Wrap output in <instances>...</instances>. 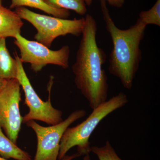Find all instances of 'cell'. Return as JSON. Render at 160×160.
I'll use <instances>...</instances> for the list:
<instances>
[{"label": "cell", "mask_w": 160, "mask_h": 160, "mask_svg": "<svg viewBox=\"0 0 160 160\" xmlns=\"http://www.w3.org/2000/svg\"><path fill=\"white\" fill-rule=\"evenodd\" d=\"M85 18L82 39L72 69L77 88L93 109L107 100L109 86L102 69L106 56L97 42L96 20L89 14Z\"/></svg>", "instance_id": "obj_1"}, {"label": "cell", "mask_w": 160, "mask_h": 160, "mask_svg": "<svg viewBox=\"0 0 160 160\" xmlns=\"http://www.w3.org/2000/svg\"><path fill=\"white\" fill-rule=\"evenodd\" d=\"M101 2L106 29L113 46L109 57V72L120 80L126 89H130L142 60L140 44L145 36L146 26L137 20L128 29H119L110 16L106 1Z\"/></svg>", "instance_id": "obj_2"}, {"label": "cell", "mask_w": 160, "mask_h": 160, "mask_svg": "<svg viewBox=\"0 0 160 160\" xmlns=\"http://www.w3.org/2000/svg\"><path fill=\"white\" fill-rule=\"evenodd\" d=\"M128 102L127 96L120 92L92 109L89 117L82 123L68 127L61 139L58 160H62L75 146L77 147L80 155L89 154L91 146L89 139L100 122L112 112L124 107Z\"/></svg>", "instance_id": "obj_3"}, {"label": "cell", "mask_w": 160, "mask_h": 160, "mask_svg": "<svg viewBox=\"0 0 160 160\" xmlns=\"http://www.w3.org/2000/svg\"><path fill=\"white\" fill-rule=\"evenodd\" d=\"M14 11L22 20L34 26L37 30L34 36L36 41L49 48L59 37L67 34L81 35L85 26V18L73 20L61 18L36 13L23 7L16 8Z\"/></svg>", "instance_id": "obj_4"}, {"label": "cell", "mask_w": 160, "mask_h": 160, "mask_svg": "<svg viewBox=\"0 0 160 160\" xmlns=\"http://www.w3.org/2000/svg\"><path fill=\"white\" fill-rule=\"evenodd\" d=\"M14 55L18 67L16 78L17 79L22 88L25 94V103L29 108V112L23 117V123L25 124L30 121L37 120L52 126L62 122L63 121L62 112L53 107L51 102L50 95L53 78H52L51 82H49L48 99L44 102L40 98L32 86L24 69L23 63L16 52Z\"/></svg>", "instance_id": "obj_5"}, {"label": "cell", "mask_w": 160, "mask_h": 160, "mask_svg": "<svg viewBox=\"0 0 160 160\" xmlns=\"http://www.w3.org/2000/svg\"><path fill=\"white\" fill-rule=\"evenodd\" d=\"M14 38V44L19 49L21 62L29 63L30 68L36 73L48 65H56L64 69L69 67L70 49L68 45L53 50L37 41L27 39L21 34L16 35Z\"/></svg>", "instance_id": "obj_6"}, {"label": "cell", "mask_w": 160, "mask_h": 160, "mask_svg": "<svg viewBox=\"0 0 160 160\" xmlns=\"http://www.w3.org/2000/svg\"><path fill=\"white\" fill-rule=\"evenodd\" d=\"M86 114L84 109H78L72 112L66 119L48 127L41 126L35 121L25 123L34 131L37 139L33 160H58L60 143L64 132L71 124Z\"/></svg>", "instance_id": "obj_7"}, {"label": "cell", "mask_w": 160, "mask_h": 160, "mask_svg": "<svg viewBox=\"0 0 160 160\" xmlns=\"http://www.w3.org/2000/svg\"><path fill=\"white\" fill-rule=\"evenodd\" d=\"M21 85L17 78L8 80L0 91V126L12 142H17L23 117L20 110Z\"/></svg>", "instance_id": "obj_8"}, {"label": "cell", "mask_w": 160, "mask_h": 160, "mask_svg": "<svg viewBox=\"0 0 160 160\" xmlns=\"http://www.w3.org/2000/svg\"><path fill=\"white\" fill-rule=\"evenodd\" d=\"M22 20L15 11L0 5V38H14L21 34Z\"/></svg>", "instance_id": "obj_9"}, {"label": "cell", "mask_w": 160, "mask_h": 160, "mask_svg": "<svg viewBox=\"0 0 160 160\" xmlns=\"http://www.w3.org/2000/svg\"><path fill=\"white\" fill-rule=\"evenodd\" d=\"M17 62L11 56L6 46V38H0V78L5 80L16 78Z\"/></svg>", "instance_id": "obj_10"}, {"label": "cell", "mask_w": 160, "mask_h": 160, "mask_svg": "<svg viewBox=\"0 0 160 160\" xmlns=\"http://www.w3.org/2000/svg\"><path fill=\"white\" fill-rule=\"evenodd\" d=\"M21 7L39 9L52 16L61 18L67 19L70 15L69 10L53 8L46 4L43 0H11L10 9Z\"/></svg>", "instance_id": "obj_11"}, {"label": "cell", "mask_w": 160, "mask_h": 160, "mask_svg": "<svg viewBox=\"0 0 160 160\" xmlns=\"http://www.w3.org/2000/svg\"><path fill=\"white\" fill-rule=\"evenodd\" d=\"M0 155L6 159L12 158L16 160H32L31 156L12 142L4 134L0 126Z\"/></svg>", "instance_id": "obj_12"}, {"label": "cell", "mask_w": 160, "mask_h": 160, "mask_svg": "<svg viewBox=\"0 0 160 160\" xmlns=\"http://www.w3.org/2000/svg\"><path fill=\"white\" fill-rule=\"evenodd\" d=\"M46 4L56 9L73 10L78 14L84 15L87 9L84 0H43Z\"/></svg>", "instance_id": "obj_13"}, {"label": "cell", "mask_w": 160, "mask_h": 160, "mask_svg": "<svg viewBox=\"0 0 160 160\" xmlns=\"http://www.w3.org/2000/svg\"><path fill=\"white\" fill-rule=\"evenodd\" d=\"M138 21L147 26L149 25L160 26V0L148 10L141 12Z\"/></svg>", "instance_id": "obj_14"}, {"label": "cell", "mask_w": 160, "mask_h": 160, "mask_svg": "<svg viewBox=\"0 0 160 160\" xmlns=\"http://www.w3.org/2000/svg\"><path fill=\"white\" fill-rule=\"evenodd\" d=\"M91 152L97 156L99 160H122L118 156L109 141L101 147L91 146Z\"/></svg>", "instance_id": "obj_15"}, {"label": "cell", "mask_w": 160, "mask_h": 160, "mask_svg": "<svg viewBox=\"0 0 160 160\" xmlns=\"http://www.w3.org/2000/svg\"><path fill=\"white\" fill-rule=\"evenodd\" d=\"M107 1L109 5L117 8H121L122 7L125 3V0H104ZM86 5L88 6H90L92 3V0H84Z\"/></svg>", "instance_id": "obj_16"}, {"label": "cell", "mask_w": 160, "mask_h": 160, "mask_svg": "<svg viewBox=\"0 0 160 160\" xmlns=\"http://www.w3.org/2000/svg\"><path fill=\"white\" fill-rule=\"evenodd\" d=\"M80 154L78 153H75L72 155H66L64 158L61 160H72L75 158L78 157L80 156ZM83 160H91V158H90L89 154H86L84 155V157L83 158Z\"/></svg>", "instance_id": "obj_17"}, {"label": "cell", "mask_w": 160, "mask_h": 160, "mask_svg": "<svg viewBox=\"0 0 160 160\" xmlns=\"http://www.w3.org/2000/svg\"><path fill=\"white\" fill-rule=\"evenodd\" d=\"M8 80H5L0 78V91L4 88Z\"/></svg>", "instance_id": "obj_18"}, {"label": "cell", "mask_w": 160, "mask_h": 160, "mask_svg": "<svg viewBox=\"0 0 160 160\" xmlns=\"http://www.w3.org/2000/svg\"><path fill=\"white\" fill-rule=\"evenodd\" d=\"M0 160H8L6 159L5 158L2 157H0Z\"/></svg>", "instance_id": "obj_19"}, {"label": "cell", "mask_w": 160, "mask_h": 160, "mask_svg": "<svg viewBox=\"0 0 160 160\" xmlns=\"http://www.w3.org/2000/svg\"><path fill=\"white\" fill-rule=\"evenodd\" d=\"M2 0H0V5H2Z\"/></svg>", "instance_id": "obj_20"}]
</instances>
